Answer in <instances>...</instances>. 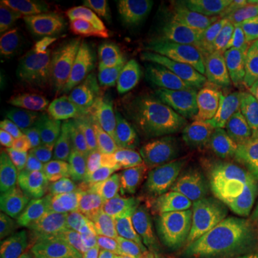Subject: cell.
<instances>
[{
    "label": "cell",
    "mask_w": 258,
    "mask_h": 258,
    "mask_svg": "<svg viewBox=\"0 0 258 258\" xmlns=\"http://www.w3.org/2000/svg\"><path fill=\"white\" fill-rule=\"evenodd\" d=\"M103 108L99 99L76 108L64 98L40 118L33 137L35 157L60 174L89 176L102 166L101 128Z\"/></svg>",
    "instance_id": "obj_1"
},
{
    "label": "cell",
    "mask_w": 258,
    "mask_h": 258,
    "mask_svg": "<svg viewBox=\"0 0 258 258\" xmlns=\"http://www.w3.org/2000/svg\"><path fill=\"white\" fill-rule=\"evenodd\" d=\"M162 85V76L139 79L115 93L103 108L102 169L113 186H122L138 158Z\"/></svg>",
    "instance_id": "obj_2"
},
{
    "label": "cell",
    "mask_w": 258,
    "mask_h": 258,
    "mask_svg": "<svg viewBox=\"0 0 258 258\" xmlns=\"http://www.w3.org/2000/svg\"><path fill=\"white\" fill-rule=\"evenodd\" d=\"M191 108L185 96L171 82H165L154 108L142 147L122 186L142 184L152 172L174 157L189 135Z\"/></svg>",
    "instance_id": "obj_3"
},
{
    "label": "cell",
    "mask_w": 258,
    "mask_h": 258,
    "mask_svg": "<svg viewBox=\"0 0 258 258\" xmlns=\"http://www.w3.org/2000/svg\"><path fill=\"white\" fill-rule=\"evenodd\" d=\"M46 40L59 62L79 74H102L115 69L129 57L128 36L109 25L46 33Z\"/></svg>",
    "instance_id": "obj_4"
},
{
    "label": "cell",
    "mask_w": 258,
    "mask_h": 258,
    "mask_svg": "<svg viewBox=\"0 0 258 258\" xmlns=\"http://www.w3.org/2000/svg\"><path fill=\"white\" fill-rule=\"evenodd\" d=\"M200 191L201 176L192 157L186 148H179L165 165L141 184L137 195L158 214L179 221Z\"/></svg>",
    "instance_id": "obj_5"
},
{
    "label": "cell",
    "mask_w": 258,
    "mask_h": 258,
    "mask_svg": "<svg viewBox=\"0 0 258 258\" xmlns=\"http://www.w3.org/2000/svg\"><path fill=\"white\" fill-rule=\"evenodd\" d=\"M178 230L205 258H231L232 232L218 189H201L178 221Z\"/></svg>",
    "instance_id": "obj_6"
},
{
    "label": "cell",
    "mask_w": 258,
    "mask_h": 258,
    "mask_svg": "<svg viewBox=\"0 0 258 258\" xmlns=\"http://www.w3.org/2000/svg\"><path fill=\"white\" fill-rule=\"evenodd\" d=\"M95 222L99 232L115 241L155 238L178 230V221L149 208L134 191L111 197L99 207Z\"/></svg>",
    "instance_id": "obj_7"
},
{
    "label": "cell",
    "mask_w": 258,
    "mask_h": 258,
    "mask_svg": "<svg viewBox=\"0 0 258 258\" xmlns=\"http://www.w3.org/2000/svg\"><path fill=\"white\" fill-rule=\"evenodd\" d=\"M16 207L56 221L89 222L98 214V201L91 194L66 185L40 186L22 194Z\"/></svg>",
    "instance_id": "obj_8"
},
{
    "label": "cell",
    "mask_w": 258,
    "mask_h": 258,
    "mask_svg": "<svg viewBox=\"0 0 258 258\" xmlns=\"http://www.w3.org/2000/svg\"><path fill=\"white\" fill-rule=\"evenodd\" d=\"M198 138L222 137L251 125L238 93L228 85L207 83L197 93Z\"/></svg>",
    "instance_id": "obj_9"
},
{
    "label": "cell",
    "mask_w": 258,
    "mask_h": 258,
    "mask_svg": "<svg viewBox=\"0 0 258 258\" xmlns=\"http://www.w3.org/2000/svg\"><path fill=\"white\" fill-rule=\"evenodd\" d=\"M2 6L47 30V33L96 25L98 12L86 3L62 0H3Z\"/></svg>",
    "instance_id": "obj_10"
},
{
    "label": "cell",
    "mask_w": 258,
    "mask_h": 258,
    "mask_svg": "<svg viewBox=\"0 0 258 258\" xmlns=\"http://www.w3.org/2000/svg\"><path fill=\"white\" fill-rule=\"evenodd\" d=\"M132 29L138 36L139 42L155 37L166 39L182 46L189 55L204 63L218 66L201 36L189 25H186L182 19L176 18L175 15L169 12L144 15L132 23Z\"/></svg>",
    "instance_id": "obj_11"
},
{
    "label": "cell",
    "mask_w": 258,
    "mask_h": 258,
    "mask_svg": "<svg viewBox=\"0 0 258 258\" xmlns=\"http://www.w3.org/2000/svg\"><path fill=\"white\" fill-rule=\"evenodd\" d=\"M43 88V75L35 56L19 59L0 76V105L10 115L30 111Z\"/></svg>",
    "instance_id": "obj_12"
},
{
    "label": "cell",
    "mask_w": 258,
    "mask_h": 258,
    "mask_svg": "<svg viewBox=\"0 0 258 258\" xmlns=\"http://www.w3.org/2000/svg\"><path fill=\"white\" fill-rule=\"evenodd\" d=\"M82 228L50 218L25 217L13 225L15 238L23 241L40 258H53L72 247Z\"/></svg>",
    "instance_id": "obj_13"
},
{
    "label": "cell",
    "mask_w": 258,
    "mask_h": 258,
    "mask_svg": "<svg viewBox=\"0 0 258 258\" xmlns=\"http://www.w3.org/2000/svg\"><path fill=\"white\" fill-rule=\"evenodd\" d=\"M139 55L144 64L164 74H191L215 76L218 66H210L191 56L184 47L171 40L155 37L141 42Z\"/></svg>",
    "instance_id": "obj_14"
},
{
    "label": "cell",
    "mask_w": 258,
    "mask_h": 258,
    "mask_svg": "<svg viewBox=\"0 0 258 258\" xmlns=\"http://www.w3.org/2000/svg\"><path fill=\"white\" fill-rule=\"evenodd\" d=\"M45 29L16 15L8 8H0V64L8 68L18 62L36 37L42 36Z\"/></svg>",
    "instance_id": "obj_15"
},
{
    "label": "cell",
    "mask_w": 258,
    "mask_h": 258,
    "mask_svg": "<svg viewBox=\"0 0 258 258\" xmlns=\"http://www.w3.org/2000/svg\"><path fill=\"white\" fill-rule=\"evenodd\" d=\"M251 125L222 137L198 138L197 164L205 174H224L234 169L235 158Z\"/></svg>",
    "instance_id": "obj_16"
},
{
    "label": "cell",
    "mask_w": 258,
    "mask_h": 258,
    "mask_svg": "<svg viewBox=\"0 0 258 258\" xmlns=\"http://www.w3.org/2000/svg\"><path fill=\"white\" fill-rule=\"evenodd\" d=\"M166 12L182 19L195 32L211 37L215 42L221 40L218 12L211 0H168Z\"/></svg>",
    "instance_id": "obj_17"
},
{
    "label": "cell",
    "mask_w": 258,
    "mask_h": 258,
    "mask_svg": "<svg viewBox=\"0 0 258 258\" xmlns=\"http://www.w3.org/2000/svg\"><path fill=\"white\" fill-rule=\"evenodd\" d=\"M69 251L76 258H123L120 241L105 237L93 228H82Z\"/></svg>",
    "instance_id": "obj_18"
},
{
    "label": "cell",
    "mask_w": 258,
    "mask_h": 258,
    "mask_svg": "<svg viewBox=\"0 0 258 258\" xmlns=\"http://www.w3.org/2000/svg\"><path fill=\"white\" fill-rule=\"evenodd\" d=\"M234 181L240 188L258 182V122L251 125L234 164Z\"/></svg>",
    "instance_id": "obj_19"
},
{
    "label": "cell",
    "mask_w": 258,
    "mask_h": 258,
    "mask_svg": "<svg viewBox=\"0 0 258 258\" xmlns=\"http://www.w3.org/2000/svg\"><path fill=\"white\" fill-rule=\"evenodd\" d=\"M113 81V76L105 74H89L85 75L81 81L75 82L69 92L66 95V99L71 105L76 108H86L91 106L95 99V95L102 91L106 85Z\"/></svg>",
    "instance_id": "obj_20"
},
{
    "label": "cell",
    "mask_w": 258,
    "mask_h": 258,
    "mask_svg": "<svg viewBox=\"0 0 258 258\" xmlns=\"http://www.w3.org/2000/svg\"><path fill=\"white\" fill-rule=\"evenodd\" d=\"M237 23L247 45L258 50V0H240L235 3Z\"/></svg>",
    "instance_id": "obj_21"
},
{
    "label": "cell",
    "mask_w": 258,
    "mask_h": 258,
    "mask_svg": "<svg viewBox=\"0 0 258 258\" xmlns=\"http://www.w3.org/2000/svg\"><path fill=\"white\" fill-rule=\"evenodd\" d=\"M149 240L152 241L161 258H189L185 248L184 237L179 230Z\"/></svg>",
    "instance_id": "obj_22"
},
{
    "label": "cell",
    "mask_w": 258,
    "mask_h": 258,
    "mask_svg": "<svg viewBox=\"0 0 258 258\" xmlns=\"http://www.w3.org/2000/svg\"><path fill=\"white\" fill-rule=\"evenodd\" d=\"M232 255L231 258H258V245L248 237L238 224L231 222Z\"/></svg>",
    "instance_id": "obj_23"
},
{
    "label": "cell",
    "mask_w": 258,
    "mask_h": 258,
    "mask_svg": "<svg viewBox=\"0 0 258 258\" xmlns=\"http://www.w3.org/2000/svg\"><path fill=\"white\" fill-rule=\"evenodd\" d=\"M2 258H40L33 249L18 238H9L0 244Z\"/></svg>",
    "instance_id": "obj_24"
},
{
    "label": "cell",
    "mask_w": 258,
    "mask_h": 258,
    "mask_svg": "<svg viewBox=\"0 0 258 258\" xmlns=\"http://www.w3.org/2000/svg\"><path fill=\"white\" fill-rule=\"evenodd\" d=\"M138 252L139 258H161L158 251L154 247L152 241L149 238L145 240H138Z\"/></svg>",
    "instance_id": "obj_25"
},
{
    "label": "cell",
    "mask_w": 258,
    "mask_h": 258,
    "mask_svg": "<svg viewBox=\"0 0 258 258\" xmlns=\"http://www.w3.org/2000/svg\"><path fill=\"white\" fill-rule=\"evenodd\" d=\"M123 258H139L138 240L128 242V244L123 247Z\"/></svg>",
    "instance_id": "obj_26"
},
{
    "label": "cell",
    "mask_w": 258,
    "mask_h": 258,
    "mask_svg": "<svg viewBox=\"0 0 258 258\" xmlns=\"http://www.w3.org/2000/svg\"><path fill=\"white\" fill-rule=\"evenodd\" d=\"M181 234H182V232H181ZM182 237H184L185 248H186V252H188V257H189V258H205L203 255V254H201V251L197 248V247L194 245L191 241L186 240V238H185L184 234H182Z\"/></svg>",
    "instance_id": "obj_27"
},
{
    "label": "cell",
    "mask_w": 258,
    "mask_h": 258,
    "mask_svg": "<svg viewBox=\"0 0 258 258\" xmlns=\"http://www.w3.org/2000/svg\"><path fill=\"white\" fill-rule=\"evenodd\" d=\"M53 258H76V257H75L71 251H66V252H63V254H60V255H56V257H53Z\"/></svg>",
    "instance_id": "obj_28"
},
{
    "label": "cell",
    "mask_w": 258,
    "mask_h": 258,
    "mask_svg": "<svg viewBox=\"0 0 258 258\" xmlns=\"http://www.w3.org/2000/svg\"><path fill=\"white\" fill-rule=\"evenodd\" d=\"M252 221H254V225H255V228H257L258 231V208L257 211L252 214Z\"/></svg>",
    "instance_id": "obj_29"
}]
</instances>
